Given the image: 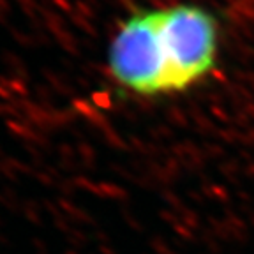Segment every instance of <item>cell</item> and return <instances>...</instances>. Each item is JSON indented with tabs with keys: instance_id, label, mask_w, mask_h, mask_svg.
Returning <instances> with one entry per match:
<instances>
[{
	"instance_id": "obj_1",
	"label": "cell",
	"mask_w": 254,
	"mask_h": 254,
	"mask_svg": "<svg viewBox=\"0 0 254 254\" xmlns=\"http://www.w3.org/2000/svg\"><path fill=\"white\" fill-rule=\"evenodd\" d=\"M166 59V90H182L212 71L217 53V25L208 11L175 5L157 11Z\"/></svg>"
},
{
	"instance_id": "obj_2",
	"label": "cell",
	"mask_w": 254,
	"mask_h": 254,
	"mask_svg": "<svg viewBox=\"0 0 254 254\" xmlns=\"http://www.w3.org/2000/svg\"><path fill=\"white\" fill-rule=\"evenodd\" d=\"M110 71L120 85L136 94L168 92L157 11L136 12L124 21L110 48Z\"/></svg>"
}]
</instances>
